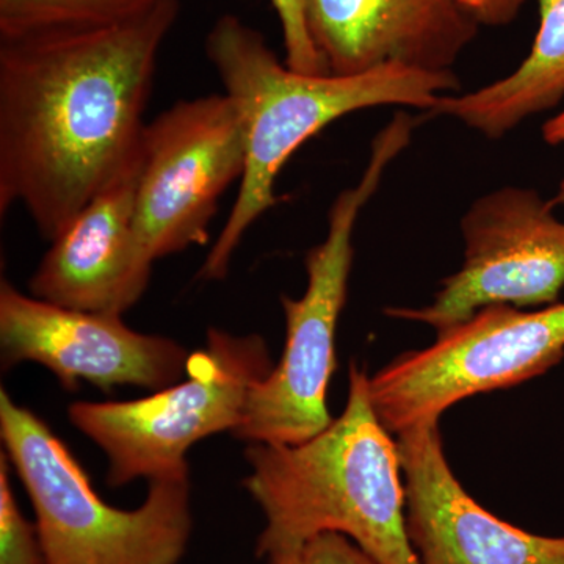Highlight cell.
I'll use <instances>...</instances> for the list:
<instances>
[{
  "label": "cell",
  "instance_id": "cell-5",
  "mask_svg": "<svg viewBox=\"0 0 564 564\" xmlns=\"http://www.w3.org/2000/svg\"><path fill=\"white\" fill-rule=\"evenodd\" d=\"M0 434L36 514L46 564H177L192 533L185 477L150 481L135 510L104 502L39 415L0 392Z\"/></svg>",
  "mask_w": 564,
  "mask_h": 564
},
{
  "label": "cell",
  "instance_id": "cell-9",
  "mask_svg": "<svg viewBox=\"0 0 564 564\" xmlns=\"http://www.w3.org/2000/svg\"><path fill=\"white\" fill-rule=\"evenodd\" d=\"M540 192L502 187L470 204L462 218L464 262L434 302L389 307L386 315L425 323L437 334L494 304H555L564 289V221Z\"/></svg>",
  "mask_w": 564,
  "mask_h": 564
},
{
  "label": "cell",
  "instance_id": "cell-10",
  "mask_svg": "<svg viewBox=\"0 0 564 564\" xmlns=\"http://www.w3.org/2000/svg\"><path fill=\"white\" fill-rule=\"evenodd\" d=\"M0 347L3 367L36 362L65 388L77 381L102 391L113 386L169 388L187 373L191 352L169 337L133 332L121 315L84 313L0 285Z\"/></svg>",
  "mask_w": 564,
  "mask_h": 564
},
{
  "label": "cell",
  "instance_id": "cell-1",
  "mask_svg": "<svg viewBox=\"0 0 564 564\" xmlns=\"http://www.w3.org/2000/svg\"><path fill=\"white\" fill-rule=\"evenodd\" d=\"M181 0L117 28L0 41V215L52 240L140 154L144 110Z\"/></svg>",
  "mask_w": 564,
  "mask_h": 564
},
{
  "label": "cell",
  "instance_id": "cell-12",
  "mask_svg": "<svg viewBox=\"0 0 564 564\" xmlns=\"http://www.w3.org/2000/svg\"><path fill=\"white\" fill-rule=\"evenodd\" d=\"M141 147L135 159L51 242L29 291L41 302L122 315L150 284L152 261L135 225Z\"/></svg>",
  "mask_w": 564,
  "mask_h": 564
},
{
  "label": "cell",
  "instance_id": "cell-3",
  "mask_svg": "<svg viewBox=\"0 0 564 564\" xmlns=\"http://www.w3.org/2000/svg\"><path fill=\"white\" fill-rule=\"evenodd\" d=\"M243 485L265 525L256 555L295 554L322 533H340L378 564H421L406 530L397 441L378 419L369 377L350 366L347 404L328 429L296 445L250 444Z\"/></svg>",
  "mask_w": 564,
  "mask_h": 564
},
{
  "label": "cell",
  "instance_id": "cell-17",
  "mask_svg": "<svg viewBox=\"0 0 564 564\" xmlns=\"http://www.w3.org/2000/svg\"><path fill=\"white\" fill-rule=\"evenodd\" d=\"M280 18L285 65L303 74H329L307 32L306 0H270Z\"/></svg>",
  "mask_w": 564,
  "mask_h": 564
},
{
  "label": "cell",
  "instance_id": "cell-11",
  "mask_svg": "<svg viewBox=\"0 0 564 564\" xmlns=\"http://www.w3.org/2000/svg\"><path fill=\"white\" fill-rule=\"evenodd\" d=\"M406 530L421 564H564V536L508 524L467 494L444 454L440 421L397 434Z\"/></svg>",
  "mask_w": 564,
  "mask_h": 564
},
{
  "label": "cell",
  "instance_id": "cell-14",
  "mask_svg": "<svg viewBox=\"0 0 564 564\" xmlns=\"http://www.w3.org/2000/svg\"><path fill=\"white\" fill-rule=\"evenodd\" d=\"M540 29L525 61L503 79L447 95L432 113L447 115L488 139H502L564 98V0H538Z\"/></svg>",
  "mask_w": 564,
  "mask_h": 564
},
{
  "label": "cell",
  "instance_id": "cell-8",
  "mask_svg": "<svg viewBox=\"0 0 564 564\" xmlns=\"http://www.w3.org/2000/svg\"><path fill=\"white\" fill-rule=\"evenodd\" d=\"M247 128L231 96L174 104L141 135L137 232L152 261L209 242L229 185L247 169Z\"/></svg>",
  "mask_w": 564,
  "mask_h": 564
},
{
  "label": "cell",
  "instance_id": "cell-13",
  "mask_svg": "<svg viewBox=\"0 0 564 564\" xmlns=\"http://www.w3.org/2000/svg\"><path fill=\"white\" fill-rule=\"evenodd\" d=\"M307 32L326 69L452 70L480 25L459 0H306Z\"/></svg>",
  "mask_w": 564,
  "mask_h": 564
},
{
  "label": "cell",
  "instance_id": "cell-18",
  "mask_svg": "<svg viewBox=\"0 0 564 564\" xmlns=\"http://www.w3.org/2000/svg\"><path fill=\"white\" fill-rule=\"evenodd\" d=\"M265 564H378L350 538L322 533L307 541L295 554L265 560Z\"/></svg>",
  "mask_w": 564,
  "mask_h": 564
},
{
  "label": "cell",
  "instance_id": "cell-4",
  "mask_svg": "<svg viewBox=\"0 0 564 564\" xmlns=\"http://www.w3.org/2000/svg\"><path fill=\"white\" fill-rule=\"evenodd\" d=\"M417 120L397 113L378 133L366 172L334 199L326 239L306 256L303 296H281L285 345L280 362L251 389L236 437L250 444L296 445L317 436L334 419L326 391L336 369V329L347 303L352 231L386 169L410 144Z\"/></svg>",
  "mask_w": 564,
  "mask_h": 564
},
{
  "label": "cell",
  "instance_id": "cell-7",
  "mask_svg": "<svg viewBox=\"0 0 564 564\" xmlns=\"http://www.w3.org/2000/svg\"><path fill=\"white\" fill-rule=\"evenodd\" d=\"M564 358V303L534 313L494 304L406 351L369 378L378 419L389 433L440 421L455 403L540 377Z\"/></svg>",
  "mask_w": 564,
  "mask_h": 564
},
{
  "label": "cell",
  "instance_id": "cell-19",
  "mask_svg": "<svg viewBox=\"0 0 564 564\" xmlns=\"http://www.w3.org/2000/svg\"><path fill=\"white\" fill-rule=\"evenodd\" d=\"M467 13L486 28H503L518 18L527 0H459Z\"/></svg>",
  "mask_w": 564,
  "mask_h": 564
},
{
  "label": "cell",
  "instance_id": "cell-16",
  "mask_svg": "<svg viewBox=\"0 0 564 564\" xmlns=\"http://www.w3.org/2000/svg\"><path fill=\"white\" fill-rule=\"evenodd\" d=\"M0 564H46L39 527L25 519L11 491L7 454L0 458Z\"/></svg>",
  "mask_w": 564,
  "mask_h": 564
},
{
  "label": "cell",
  "instance_id": "cell-2",
  "mask_svg": "<svg viewBox=\"0 0 564 564\" xmlns=\"http://www.w3.org/2000/svg\"><path fill=\"white\" fill-rule=\"evenodd\" d=\"M225 93L239 104L247 128V169L236 203L198 276L223 280L234 252L278 203L274 185L289 159L307 140L345 115L378 106L433 111L462 84L454 70L388 65L355 74L296 73L278 58L261 32L236 14H223L204 41Z\"/></svg>",
  "mask_w": 564,
  "mask_h": 564
},
{
  "label": "cell",
  "instance_id": "cell-15",
  "mask_svg": "<svg viewBox=\"0 0 564 564\" xmlns=\"http://www.w3.org/2000/svg\"><path fill=\"white\" fill-rule=\"evenodd\" d=\"M163 0H0V41L117 28Z\"/></svg>",
  "mask_w": 564,
  "mask_h": 564
},
{
  "label": "cell",
  "instance_id": "cell-20",
  "mask_svg": "<svg viewBox=\"0 0 564 564\" xmlns=\"http://www.w3.org/2000/svg\"><path fill=\"white\" fill-rule=\"evenodd\" d=\"M543 139L545 143L552 144V147L564 143V111L545 122Z\"/></svg>",
  "mask_w": 564,
  "mask_h": 564
},
{
  "label": "cell",
  "instance_id": "cell-21",
  "mask_svg": "<svg viewBox=\"0 0 564 564\" xmlns=\"http://www.w3.org/2000/svg\"><path fill=\"white\" fill-rule=\"evenodd\" d=\"M552 203L555 204V207H564V180L562 181V184H560L558 192H556L555 198L552 199Z\"/></svg>",
  "mask_w": 564,
  "mask_h": 564
},
{
  "label": "cell",
  "instance_id": "cell-6",
  "mask_svg": "<svg viewBox=\"0 0 564 564\" xmlns=\"http://www.w3.org/2000/svg\"><path fill=\"white\" fill-rule=\"evenodd\" d=\"M272 369L261 336L210 328L204 348L191 352L185 380L131 402L70 404L69 421L107 455L113 488L185 477L193 445L236 432L251 389Z\"/></svg>",
  "mask_w": 564,
  "mask_h": 564
}]
</instances>
